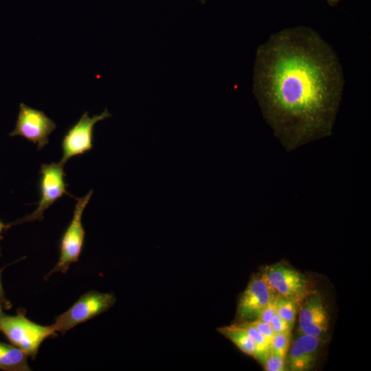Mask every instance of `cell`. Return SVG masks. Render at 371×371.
<instances>
[{"instance_id":"obj_1","label":"cell","mask_w":371,"mask_h":371,"mask_svg":"<svg viewBox=\"0 0 371 371\" xmlns=\"http://www.w3.org/2000/svg\"><path fill=\"white\" fill-rule=\"evenodd\" d=\"M253 92L288 149L330 135L344 85L333 47L314 30L279 31L256 51Z\"/></svg>"},{"instance_id":"obj_2","label":"cell","mask_w":371,"mask_h":371,"mask_svg":"<svg viewBox=\"0 0 371 371\" xmlns=\"http://www.w3.org/2000/svg\"><path fill=\"white\" fill-rule=\"evenodd\" d=\"M0 331L12 345L34 359L41 344L56 336L52 326H41L27 318L24 309L18 308L13 316L5 314L0 317Z\"/></svg>"},{"instance_id":"obj_3","label":"cell","mask_w":371,"mask_h":371,"mask_svg":"<svg viewBox=\"0 0 371 371\" xmlns=\"http://www.w3.org/2000/svg\"><path fill=\"white\" fill-rule=\"evenodd\" d=\"M92 193L93 191L90 190L85 196L76 199L71 221L60 239L59 259L52 269L45 275V280L55 273H65L71 264L78 261L85 236L82 216Z\"/></svg>"},{"instance_id":"obj_4","label":"cell","mask_w":371,"mask_h":371,"mask_svg":"<svg viewBox=\"0 0 371 371\" xmlns=\"http://www.w3.org/2000/svg\"><path fill=\"white\" fill-rule=\"evenodd\" d=\"M115 302L113 293L89 291L83 293L67 311L57 316L52 326L56 333L65 334L78 324L103 313Z\"/></svg>"},{"instance_id":"obj_5","label":"cell","mask_w":371,"mask_h":371,"mask_svg":"<svg viewBox=\"0 0 371 371\" xmlns=\"http://www.w3.org/2000/svg\"><path fill=\"white\" fill-rule=\"evenodd\" d=\"M64 165L60 161L41 164L39 170L40 199L38 207L32 214L10 223L11 226L26 222L42 221L46 210L63 194H69L67 191L68 184L65 179L66 175L64 172Z\"/></svg>"},{"instance_id":"obj_6","label":"cell","mask_w":371,"mask_h":371,"mask_svg":"<svg viewBox=\"0 0 371 371\" xmlns=\"http://www.w3.org/2000/svg\"><path fill=\"white\" fill-rule=\"evenodd\" d=\"M260 275L275 294L293 300L297 306L313 291L303 274L282 263L265 266Z\"/></svg>"},{"instance_id":"obj_7","label":"cell","mask_w":371,"mask_h":371,"mask_svg":"<svg viewBox=\"0 0 371 371\" xmlns=\"http://www.w3.org/2000/svg\"><path fill=\"white\" fill-rule=\"evenodd\" d=\"M56 128V123L43 111L21 103L15 127L9 135L24 137L41 150L49 143L48 137Z\"/></svg>"},{"instance_id":"obj_8","label":"cell","mask_w":371,"mask_h":371,"mask_svg":"<svg viewBox=\"0 0 371 371\" xmlns=\"http://www.w3.org/2000/svg\"><path fill=\"white\" fill-rule=\"evenodd\" d=\"M111 113L107 109L100 115L89 117L88 112H85L81 117L72 125L65 133L62 142V159L63 164L72 157L81 155L93 148V127L101 120L110 117Z\"/></svg>"},{"instance_id":"obj_9","label":"cell","mask_w":371,"mask_h":371,"mask_svg":"<svg viewBox=\"0 0 371 371\" xmlns=\"http://www.w3.org/2000/svg\"><path fill=\"white\" fill-rule=\"evenodd\" d=\"M299 330L301 335L322 337L328 328V312L321 295L313 291L300 303Z\"/></svg>"},{"instance_id":"obj_10","label":"cell","mask_w":371,"mask_h":371,"mask_svg":"<svg viewBox=\"0 0 371 371\" xmlns=\"http://www.w3.org/2000/svg\"><path fill=\"white\" fill-rule=\"evenodd\" d=\"M261 275L254 276L240 295L237 307L240 319L257 318L271 299L276 295Z\"/></svg>"},{"instance_id":"obj_11","label":"cell","mask_w":371,"mask_h":371,"mask_svg":"<svg viewBox=\"0 0 371 371\" xmlns=\"http://www.w3.org/2000/svg\"><path fill=\"white\" fill-rule=\"evenodd\" d=\"M322 338L301 335L293 343L289 355V366L292 371H305L314 364Z\"/></svg>"},{"instance_id":"obj_12","label":"cell","mask_w":371,"mask_h":371,"mask_svg":"<svg viewBox=\"0 0 371 371\" xmlns=\"http://www.w3.org/2000/svg\"><path fill=\"white\" fill-rule=\"evenodd\" d=\"M0 370L30 371L27 355L19 348L0 341Z\"/></svg>"},{"instance_id":"obj_13","label":"cell","mask_w":371,"mask_h":371,"mask_svg":"<svg viewBox=\"0 0 371 371\" xmlns=\"http://www.w3.org/2000/svg\"><path fill=\"white\" fill-rule=\"evenodd\" d=\"M218 330L231 340L242 352L259 359L256 344L246 331L236 324L218 328Z\"/></svg>"},{"instance_id":"obj_14","label":"cell","mask_w":371,"mask_h":371,"mask_svg":"<svg viewBox=\"0 0 371 371\" xmlns=\"http://www.w3.org/2000/svg\"><path fill=\"white\" fill-rule=\"evenodd\" d=\"M297 305L290 299L277 295L276 298V313L283 319L292 330L296 315Z\"/></svg>"},{"instance_id":"obj_15","label":"cell","mask_w":371,"mask_h":371,"mask_svg":"<svg viewBox=\"0 0 371 371\" xmlns=\"http://www.w3.org/2000/svg\"><path fill=\"white\" fill-rule=\"evenodd\" d=\"M236 324L245 330L255 342L259 352V360L265 363L267 355L270 350V342L263 335H262L256 328L250 325L247 322Z\"/></svg>"},{"instance_id":"obj_16","label":"cell","mask_w":371,"mask_h":371,"mask_svg":"<svg viewBox=\"0 0 371 371\" xmlns=\"http://www.w3.org/2000/svg\"><path fill=\"white\" fill-rule=\"evenodd\" d=\"M290 338L291 333H275L271 341L269 351L282 357H285L289 347Z\"/></svg>"},{"instance_id":"obj_17","label":"cell","mask_w":371,"mask_h":371,"mask_svg":"<svg viewBox=\"0 0 371 371\" xmlns=\"http://www.w3.org/2000/svg\"><path fill=\"white\" fill-rule=\"evenodd\" d=\"M265 370L282 371L284 370V357L269 351L265 361Z\"/></svg>"},{"instance_id":"obj_18","label":"cell","mask_w":371,"mask_h":371,"mask_svg":"<svg viewBox=\"0 0 371 371\" xmlns=\"http://www.w3.org/2000/svg\"><path fill=\"white\" fill-rule=\"evenodd\" d=\"M277 295H274L268 304L265 306L262 310L260 315L258 316L256 319H258L261 322L270 323L271 317L276 313V298Z\"/></svg>"},{"instance_id":"obj_19","label":"cell","mask_w":371,"mask_h":371,"mask_svg":"<svg viewBox=\"0 0 371 371\" xmlns=\"http://www.w3.org/2000/svg\"><path fill=\"white\" fill-rule=\"evenodd\" d=\"M269 324L274 333H289L291 331L288 324L276 313L273 315Z\"/></svg>"},{"instance_id":"obj_20","label":"cell","mask_w":371,"mask_h":371,"mask_svg":"<svg viewBox=\"0 0 371 371\" xmlns=\"http://www.w3.org/2000/svg\"><path fill=\"white\" fill-rule=\"evenodd\" d=\"M250 325L256 328L262 335H263L270 342L274 335V332L269 323L261 322L258 319L248 322Z\"/></svg>"},{"instance_id":"obj_21","label":"cell","mask_w":371,"mask_h":371,"mask_svg":"<svg viewBox=\"0 0 371 371\" xmlns=\"http://www.w3.org/2000/svg\"><path fill=\"white\" fill-rule=\"evenodd\" d=\"M3 269H0V301L2 303L4 308L10 309L12 306L10 302L7 299L4 290L3 289L2 282H1V271Z\"/></svg>"},{"instance_id":"obj_22","label":"cell","mask_w":371,"mask_h":371,"mask_svg":"<svg viewBox=\"0 0 371 371\" xmlns=\"http://www.w3.org/2000/svg\"><path fill=\"white\" fill-rule=\"evenodd\" d=\"M10 227H11L10 224H4L0 220V240H1L3 238V235H2L3 231L8 229ZM1 256V249L0 247V257Z\"/></svg>"},{"instance_id":"obj_23","label":"cell","mask_w":371,"mask_h":371,"mask_svg":"<svg viewBox=\"0 0 371 371\" xmlns=\"http://www.w3.org/2000/svg\"><path fill=\"white\" fill-rule=\"evenodd\" d=\"M340 0H327L328 3L331 5H336Z\"/></svg>"},{"instance_id":"obj_24","label":"cell","mask_w":371,"mask_h":371,"mask_svg":"<svg viewBox=\"0 0 371 371\" xmlns=\"http://www.w3.org/2000/svg\"><path fill=\"white\" fill-rule=\"evenodd\" d=\"M3 306L2 304V303L0 301V317L3 316L5 315V313L3 312Z\"/></svg>"},{"instance_id":"obj_25","label":"cell","mask_w":371,"mask_h":371,"mask_svg":"<svg viewBox=\"0 0 371 371\" xmlns=\"http://www.w3.org/2000/svg\"><path fill=\"white\" fill-rule=\"evenodd\" d=\"M202 3H205L207 0H200Z\"/></svg>"}]
</instances>
